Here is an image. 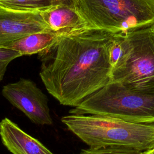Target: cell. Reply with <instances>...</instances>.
Segmentation results:
<instances>
[{
  "label": "cell",
  "instance_id": "obj_1",
  "mask_svg": "<svg viewBox=\"0 0 154 154\" xmlns=\"http://www.w3.org/2000/svg\"><path fill=\"white\" fill-rule=\"evenodd\" d=\"M115 34L89 26L61 33L38 53L40 76L61 105L75 107L108 83L109 50Z\"/></svg>",
  "mask_w": 154,
  "mask_h": 154
},
{
  "label": "cell",
  "instance_id": "obj_2",
  "mask_svg": "<svg viewBox=\"0 0 154 154\" xmlns=\"http://www.w3.org/2000/svg\"><path fill=\"white\" fill-rule=\"evenodd\" d=\"M61 122L90 147L123 146L140 151L154 147V125L98 115L72 114Z\"/></svg>",
  "mask_w": 154,
  "mask_h": 154
},
{
  "label": "cell",
  "instance_id": "obj_3",
  "mask_svg": "<svg viewBox=\"0 0 154 154\" xmlns=\"http://www.w3.org/2000/svg\"><path fill=\"white\" fill-rule=\"evenodd\" d=\"M69 113L108 116L154 125V90L109 82L70 109Z\"/></svg>",
  "mask_w": 154,
  "mask_h": 154
},
{
  "label": "cell",
  "instance_id": "obj_4",
  "mask_svg": "<svg viewBox=\"0 0 154 154\" xmlns=\"http://www.w3.org/2000/svg\"><path fill=\"white\" fill-rule=\"evenodd\" d=\"M88 26L125 34L154 25V0H76Z\"/></svg>",
  "mask_w": 154,
  "mask_h": 154
},
{
  "label": "cell",
  "instance_id": "obj_5",
  "mask_svg": "<svg viewBox=\"0 0 154 154\" xmlns=\"http://www.w3.org/2000/svg\"><path fill=\"white\" fill-rule=\"evenodd\" d=\"M120 35L123 53L109 82L154 90V25Z\"/></svg>",
  "mask_w": 154,
  "mask_h": 154
},
{
  "label": "cell",
  "instance_id": "obj_6",
  "mask_svg": "<svg viewBox=\"0 0 154 154\" xmlns=\"http://www.w3.org/2000/svg\"><path fill=\"white\" fill-rule=\"evenodd\" d=\"M2 94L32 123L39 125L53 124L48 97L34 81L20 78L7 84L3 86Z\"/></svg>",
  "mask_w": 154,
  "mask_h": 154
},
{
  "label": "cell",
  "instance_id": "obj_7",
  "mask_svg": "<svg viewBox=\"0 0 154 154\" xmlns=\"http://www.w3.org/2000/svg\"><path fill=\"white\" fill-rule=\"evenodd\" d=\"M45 31L52 30L43 20L41 12L0 7V48H6L22 37Z\"/></svg>",
  "mask_w": 154,
  "mask_h": 154
},
{
  "label": "cell",
  "instance_id": "obj_8",
  "mask_svg": "<svg viewBox=\"0 0 154 154\" xmlns=\"http://www.w3.org/2000/svg\"><path fill=\"white\" fill-rule=\"evenodd\" d=\"M0 137L4 146L12 154H54L8 118L0 122Z\"/></svg>",
  "mask_w": 154,
  "mask_h": 154
},
{
  "label": "cell",
  "instance_id": "obj_9",
  "mask_svg": "<svg viewBox=\"0 0 154 154\" xmlns=\"http://www.w3.org/2000/svg\"><path fill=\"white\" fill-rule=\"evenodd\" d=\"M41 14L49 28L61 33L88 26L76 8L59 5L41 12Z\"/></svg>",
  "mask_w": 154,
  "mask_h": 154
},
{
  "label": "cell",
  "instance_id": "obj_10",
  "mask_svg": "<svg viewBox=\"0 0 154 154\" xmlns=\"http://www.w3.org/2000/svg\"><path fill=\"white\" fill-rule=\"evenodd\" d=\"M61 34L53 31L31 34L11 43L6 48L18 51L22 55L38 54L52 45Z\"/></svg>",
  "mask_w": 154,
  "mask_h": 154
},
{
  "label": "cell",
  "instance_id": "obj_11",
  "mask_svg": "<svg viewBox=\"0 0 154 154\" xmlns=\"http://www.w3.org/2000/svg\"><path fill=\"white\" fill-rule=\"evenodd\" d=\"M54 5V0H0V7L29 11L42 12Z\"/></svg>",
  "mask_w": 154,
  "mask_h": 154
},
{
  "label": "cell",
  "instance_id": "obj_12",
  "mask_svg": "<svg viewBox=\"0 0 154 154\" xmlns=\"http://www.w3.org/2000/svg\"><path fill=\"white\" fill-rule=\"evenodd\" d=\"M142 151L123 146L90 147L78 154H140Z\"/></svg>",
  "mask_w": 154,
  "mask_h": 154
},
{
  "label": "cell",
  "instance_id": "obj_13",
  "mask_svg": "<svg viewBox=\"0 0 154 154\" xmlns=\"http://www.w3.org/2000/svg\"><path fill=\"white\" fill-rule=\"evenodd\" d=\"M22 55L13 49L0 48V82L4 79L9 63L16 58Z\"/></svg>",
  "mask_w": 154,
  "mask_h": 154
},
{
  "label": "cell",
  "instance_id": "obj_14",
  "mask_svg": "<svg viewBox=\"0 0 154 154\" xmlns=\"http://www.w3.org/2000/svg\"><path fill=\"white\" fill-rule=\"evenodd\" d=\"M123 53L120 33L115 34L109 50V59L112 69L121 59Z\"/></svg>",
  "mask_w": 154,
  "mask_h": 154
},
{
  "label": "cell",
  "instance_id": "obj_15",
  "mask_svg": "<svg viewBox=\"0 0 154 154\" xmlns=\"http://www.w3.org/2000/svg\"><path fill=\"white\" fill-rule=\"evenodd\" d=\"M63 5L70 7H76V0H54V5Z\"/></svg>",
  "mask_w": 154,
  "mask_h": 154
},
{
  "label": "cell",
  "instance_id": "obj_16",
  "mask_svg": "<svg viewBox=\"0 0 154 154\" xmlns=\"http://www.w3.org/2000/svg\"><path fill=\"white\" fill-rule=\"evenodd\" d=\"M140 154H154V147L140 152Z\"/></svg>",
  "mask_w": 154,
  "mask_h": 154
}]
</instances>
